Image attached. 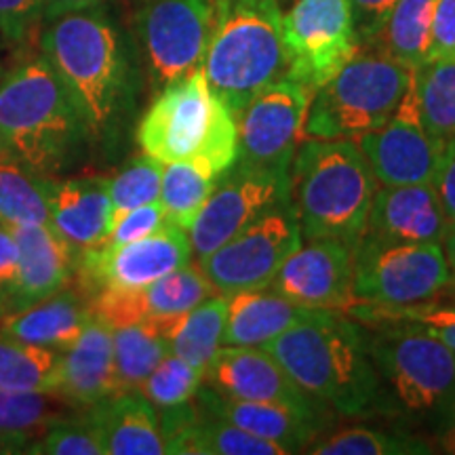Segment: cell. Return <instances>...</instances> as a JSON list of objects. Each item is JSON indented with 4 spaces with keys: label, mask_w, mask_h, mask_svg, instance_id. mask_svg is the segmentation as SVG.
I'll use <instances>...</instances> for the list:
<instances>
[{
    "label": "cell",
    "mask_w": 455,
    "mask_h": 455,
    "mask_svg": "<svg viewBox=\"0 0 455 455\" xmlns=\"http://www.w3.org/2000/svg\"><path fill=\"white\" fill-rule=\"evenodd\" d=\"M215 289L198 264H188L169 272L158 281L138 289L141 315L146 318H173L186 315L204 299L213 298Z\"/></svg>",
    "instance_id": "cell-33"
},
{
    "label": "cell",
    "mask_w": 455,
    "mask_h": 455,
    "mask_svg": "<svg viewBox=\"0 0 455 455\" xmlns=\"http://www.w3.org/2000/svg\"><path fill=\"white\" fill-rule=\"evenodd\" d=\"M4 315V308H3V304H0V316H3Z\"/></svg>",
    "instance_id": "cell-51"
},
{
    "label": "cell",
    "mask_w": 455,
    "mask_h": 455,
    "mask_svg": "<svg viewBox=\"0 0 455 455\" xmlns=\"http://www.w3.org/2000/svg\"><path fill=\"white\" fill-rule=\"evenodd\" d=\"M100 432L104 455H163L164 447L156 409L135 390H123L89 407Z\"/></svg>",
    "instance_id": "cell-25"
},
{
    "label": "cell",
    "mask_w": 455,
    "mask_h": 455,
    "mask_svg": "<svg viewBox=\"0 0 455 455\" xmlns=\"http://www.w3.org/2000/svg\"><path fill=\"white\" fill-rule=\"evenodd\" d=\"M270 287L301 308L346 312L356 301L352 291V247L333 238L299 244Z\"/></svg>",
    "instance_id": "cell-17"
},
{
    "label": "cell",
    "mask_w": 455,
    "mask_h": 455,
    "mask_svg": "<svg viewBox=\"0 0 455 455\" xmlns=\"http://www.w3.org/2000/svg\"><path fill=\"white\" fill-rule=\"evenodd\" d=\"M204 379L209 388L221 396L321 413V403L306 395L281 363L264 348L221 346L204 371Z\"/></svg>",
    "instance_id": "cell-18"
},
{
    "label": "cell",
    "mask_w": 455,
    "mask_h": 455,
    "mask_svg": "<svg viewBox=\"0 0 455 455\" xmlns=\"http://www.w3.org/2000/svg\"><path fill=\"white\" fill-rule=\"evenodd\" d=\"M140 3H141V0H140Z\"/></svg>",
    "instance_id": "cell-53"
},
{
    "label": "cell",
    "mask_w": 455,
    "mask_h": 455,
    "mask_svg": "<svg viewBox=\"0 0 455 455\" xmlns=\"http://www.w3.org/2000/svg\"><path fill=\"white\" fill-rule=\"evenodd\" d=\"M396 3L398 0H350L352 24H355L358 47H365L379 32Z\"/></svg>",
    "instance_id": "cell-44"
},
{
    "label": "cell",
    "mask_w": 455,
    "mask_h": 455,
    "mask_svg": "<svg viewBox=\"0 0 455 455\" xmlns=\"http://www.w3.org/2000/svg\"><path fill=\"white\" fill-rule=\"evenodd\" d=\"M188 232L167 224L155 235L127 244H101L98 249L78 253V276L83 293L100 289H141L169 272L181 268L192 259Z\"/></svg>",
    "instance_id": "cell-15"
},
{
    "label": "cell",
    "mask_w": 455,
    "mask_h": 455,
    "mask_svg": "<svg viewBox=\"0 0 455 455\" xmlns=\"http://www.w3.org/2000/svg\"><path fill=\"white\" fill-rule=\"evenodd\" d=\"M89 138L81 114L43 55L0 78V158L47 175Z\"/></svg>",
    "instance_id": "cell-3"
},
{
    "label": "cell",
    "mask_w": 455,
    "mask_h": 455,
    "mask_svg": "<svg viewBox=\"0 0 455 455\" xmlns=\"http://www.w3.org/2000/svg\"><path fill=\"white\" fill-rule=\"evenodd\" d=\"M287 78L315 91L358 51L350 0H295L283 13Z\"/></svg>",
    "instance_id": "cell-11"
},
{
    "label": "cell",
    "mask_w": 455,
    "mask_h": 455,
    "mask_svg": "<svg viewBox=\"0 0 455 455\" xmlns=\"http://www.w3.org/2000/svg\"><path fill=\"white\" fill-rule=\"evenodd\" d=\"M315 455H418L430 453L424 441L373 428H350L306 447Z\"/></svg>",
    "instance_id": "cell-37"
},
{
    "label": "cell",
    "mask_w": 455,
    "mask_h": 455,
    "mask_svg": "<svg viewBox=\"0 0 455 455\" xmlns=\"http://www.w3.org/2000/svg\"><path fill=\"white\" fill-rule=\"evenodd\" d=\"M413 76V68L382 51L358 47L348 64L312 93L301 140L356 138L382 127L401 104Z\"/></svg>",
    "instance_id": "cell-7"
},
{
    "label": "cell",
    "mask_w": 455,
    "mask_h": 455,
    "mask_svg": "<svg viewBox=\"0 0 455 455\" xmlns=\"http://www.w3.org/2000/svg\"><path fill=\"white\" fill-rule=\"evenodd\" d=\"M51 228L76 253L101 247L114 228L106 180L53 181Z\"/></svg>",
    "instance_id": "cell-22"
},
{
    "label": "cell",
    "mask_w": 455,
    "mask_h": 455,
    "mask_svg": "<svg viewBox=\"0 0 455 455\" xmlns=\"http://www.w3.org/2000/svg\"><path fill=\"white\" fill-rule=\"evenodd\" d=\"M367 350L379 379L407 411L451 419L455 413V352L411 323L371 325Z\"/></svg>",
    "instance_id": "cell-8"
},
{
    "label": "cell",
    "mask_w": 455,
    "mask_h": 455,
    "mask_svg": "<svg viewBox=\"0 0 455 455\" xmlns=\"http://www.w3.org/2000/svg\"><path fill=\"white\" fill-rule=\"evenodd\" d=\"M17 244V278L4 315L36 304L68 287L76 268V251L51 226L11 228Z\"/></svg>",
    "instance_id": "cell-19"
},
{
    "label": "cell",
    "mask_w": 455,
    "mask_h": 455,
    "mask_svg": "<svg viewBox=\"0 0 455 455\" xmlns=\"http://www.w3.org/2000/svg\"><path fill=\"white\" fill-rule=\"evenodd\" d=\"M455 60V0H435L428 61Z\"/></svg>",
    "instance_id": "cell-43"
},
{
    "label": "cell",
    "mask_w": 455,
    "mask_h": 455,
    "mask_svg": "<svg viewBox=\"0 0 455 455\" xmlns=\"http://www.w3.org/2000/svg\"><path fill=\"white\" fill-rule=\"evenodd\" d=\"M299 244V220L289 198L261 213L215 251L198 258V266L218 295L270 287Z\"/></svg>",
    "instance_id": "cell-10"
},
{
    "label": "cell",
    "mask_w": 455,
    "mask_h": 455,
    "mask_svg": "<svg viewBox=\"0 0 455 455\" xmlns=\"http://www.w3.org/2000/svg\"><path fill=\"white\" fill-rule=\"evenodd\" d=\"M195 401L201 415L235 424L259 439L283 447L287 453H298L312 445L323 428L321 413L298 411L275 403L238 401L218 395L209 386L203 390L198 388Z\"/></svg>",
    "instance_id": "cell-20"
},
{
    "label": "cell",
    "mask_w": 455,
    "mask_h": 455,
    "mask_svg": "<svg viewBox=\"0 0 455 455\" xmlns=\"http://www.w3.org/2000/svg\"><path fill=\"white\" fill-rule=\"evenodd\" d=\"M3 43H4V41H3V36H0V44H3ZM0 66H3V64H0Z\"/></svg>",
    "instance_id": "cell-52"
},
{
    "label": "cell",
    "mask_w": 455,
    "mask_h": 455,
    "mask_svg": "<svg viewBox=\"0 0 455 455\" xmlns=\"http://www.w3.org/2000/svg\"><path fill=\"white\" fill-rule=\"evenodd\" d=\"M226 304L228 312L221 346L261 348L310 312V308H301L291 299L283 298L272 287L226 295Z\"/></svg>",
    "instance_id": "cell-26"
},
{
    "label": "cell",
    "mask_w": 455,
    "mask_h": 455,
    "mask_svg": "<svg viewBox=\"0 0 455 455\" xmlns=\"http://www.w3.org/2000/svg\"><path fill=\"white\" fill-rule=\"evenodd\" d=\"M378 180L352 138L301 140L291 163V201L301 238L355 244L365 236Z\"/></svg>",
    "instance_id": "cell-4"
},
{
    "label": "cell",
    "mask_w": 455,
    "mask_h": 455,
    "mask_svg": "<svg viewBox=\"0 0 455 455\" xmlns=\"http://www.w3.org/2000/svg\"><path fill=\"white\" fill-rule=\"evenodd\" d=\"M167 215H164V209L161 203H150L144 204V207L133 209V212L124 213L121 220H116L114 224L110 236L104 244H127L133 241H140V238L155 235V232L161 230V228L167 226Z\"/></svg>",
    "instance_id": "cell-42"
},
{
    "label": "cell",
    "mask_w": 455,
    "mask_h": 455,
    "mask_svg": "<svg viewBox=\"0 0 455 455\" xmlns=\"http://www.w3.org/2000/svg\"><path fill=\"white\" fill-rule=\"evenodd\" d=\"M38 43L87 133H110L127 106L131 83L127 47L112 17L100 4L68 11L44 21Z\"/></svg>",
    "instance_id": "cell-1"
},
{
    "label": "cell",
    "mask_w": 455,
    "mask_h": 455,
    "mask_svg": "<svg viewBox=\"0 0 455 455\" xmlns=\"http://www.w3.org/2000/svg\"><path fill=\"white\" fill-rule=\"evenodd\" d=\"M204 379L201 369L169 352L140 386L138 392L158 409H169L190 403Z\"/></svg>",
    "instance_id": "cell-39"
},
{
    "label": "cell",
    "mask_w": 455,
    "mask_h": 455,
    "mask_svg": "<svg viewBox=\"0 0 455 455\" xmlns=\"http://www.w3.org/2000/svg\"><path fill=\"white\" fill-rule=\"evenodd\" d=\"M163 169L164 163L144 155L133 158L112 180H106L108 195H110L112 201L114 224L124 213L158 201L163 184Z\"/></svg>",
    "instance_id": "cell-38"
},
{
    "label": "cell",
    "mask_w": 455,
    "mask_h": 455,
    "mask_svg": "<svg viewBox=\"0 0 455 455\" xmlns=\"http://www.w3.org/2000/svg\"><path fill=\"white\" fill-rule=\"evenodd\" d=\"M95 4H101V0H44V21L53 20V17L61 13H68V11L95 7Z\"/></svg>",
    "instance_id": "cell-47"
},
{
    "label": "cell",
    "mask_w": 455,
    "mask_h": 455,
    "mask_svg": "<svg viewBox=\"0 0 455 455\" xmlns=\"http://www.w3.org/2000/svg\"><path fill=\"white\" fill-rule=\"evenodd\" d=\"M443 447H445V451L455 453V413L451 415V419H449L445 439H443Z\"/></svg>",
    "instance_id": "cell-50"
},
{
    "label": "cell",
    "mask_w": 455,
    "mask_h": 455,
    "mask_svg": "<svg viewBox=\"0 0 455 455\" xmlns=\"http://www.w3.org/2000/svg\"><path fill=\"white\" fill-rule=\"evenodd\" d=\"M291 198V173L235 163L215 186L188 230L196 258L215 251L275 204Z\"/></svg>",
    "instance_id": "cell-13"
},
{
    "label": "cell",
    "mask_w": 455,
    "mask_h": 455,
    "mask_svg": "<svg viewBox=\"0 0 455 455\" xmlns=\"http://www.w3.org/2000/svg\"><path fill=\"white\" fill-rule=\"evenodd\" d=\"M51 188L47 175L0 158V224L51 226Z\"/></svg>",
    "instance_id": "cell-31"
},
{
    "label": "cell",
    "mask_w": 455,
    "mask_h": 455,
    "mask_svg": "<svg viewBox=\"0 0 455 455\" xmlns=\"http://www.w3.org/2000/svg\"><path fill=\"white\" fill-rule=\"evenodd\" d=\"M89 295L61 289L36 304L0 316V333L30 346L64 352L91 321Z\"/></svg>",
    "instance_id": "cell-24"
},
{
    "label": "cell",
    "mask_w": 455,
    "mask_h": 455,
    "mask_svg": "<svg viewBox=\"0 0 455 455\" xmlns=\"http://www.w3.org/2000/svg\"><path fill=\"white\" fill-rule=\"evenodd\" d=\"M447 218L432 184L382 186L373 196L367 232L407 243H441Z\"/></svg>",
    "instance_id": "cell-21"
},
{
    "label": "cell",
    "mask_w": 455,
    "mask_h": 455,
    "mask_svg": "<svg viewBox=\"0 0 455 455\" xmlns=\"http://www.w3.org/2000/svg\"><path fill=\"white\" fill-rule=\"evenodd\" d=\"M17 244L9 226L0 224V304L4 308V299L13 289L17 278Z\"/></svg>",
    "instance_id": "cell-46"
},
{
    "label": "cell",
    "mask_w": 455,
    "mask_h": 455,
    "mask_svg": "<svg viewBox=\"0 0 455 455\" xmlns=\"http://www.w3.org/2000/svg\"><path fill=\"white\" fill-rule=\"evenodd\" d=\"M226 295L209 298L186 315L173 318H152L167 335L171 352L204 373L221 348L226 327Z\"/></svg>",
    "instance_id": "cell-27"
},
{
    "label": "cell",
    "mask_w": 455,
    "mask_h": 455,
    "mask_svg": "<svg viewBox=\"0 0 455 455\" xmlns=\"http://www.w3.org/2000/svg\"><path fill=\"white\" fill-rule=\"evenodd\" d=\"M114 375L118 390H138L171 352L167 335L152 318L112 329Z\"/></svg>",
    "instance_id": "cell-30"
},
{
    "label": "cell",
    "mask_w": 455,
    "mask_h": 455,
    "mask_svg": "<svg viewBox=\"0 0 455 455\" xmlns=\"http://www.w3.org/2000/svg\"><path fill=\"white\" fill-rule=\"evenodd\" d=\"M144 155L161 163H188L218 180L236 163V121L213 89L203 66L167 84L138 129Z\"/></svg>",
    "instance_id": "cell-6"
},
{
    "label": "cell",
    "mask_w": 455,
    "mask_h": 455,
    "mask_svg": "<svg viewBox=\"0 0 455 455\" xmlns=\"http://www.w3.org/2000/svg\"><path fill=\"white\" fill-rule=\"evenodd\" d=\"M261 348L306 395L344 415L367 411L379 395L365 333L335 310H310Z\"/></svg>",
    "instance_id": "cell-2"
},
{
    "label": "cell",
    "mask_w": 455,
    "mask_h": 455,
    "mask_svg": "<svg viewBox=\"0 0 455 455\" xmlns=\"http://www.w3.org/2000/svg\"><path fill=\"white\" fill-rule=\"evenodd\" d=\"M167 453L178 455H287L283 447L218 418H201L164 436Z\"/></svg>",
    "instance_id": "cell-28"
},
{
    "label": "cell",
    "mask_w": 455,
    "mask_h": 455,
    "mask_svg": "<svg viewBox=\"0 0 455 455\" xmlns=\"http://www.w3.org/2000/svg\"><path fill=\"white\" fill-rule=\"evenodd\" d=\"M312 91L281 78L251 100L236 118V161L249 167L291 173Z\"/></svg>",
    "instance_id": "cell-14"
},
{
    "label": "cell",
    "mask_w": 455,
    "mask_h": 455,
    "mask_svg": "<svg viewBox=\"0 0 455 455\" xmlns=\"http://www.w3.org/2000/svg\"><path fill=\"white\" fill-rule=\"evenodd\" d=\"M32 439L26 435L0 430V453H24V449Z\"/></svg>",
    "instance_id": "cell-48"
},
{
    "label": "cell",
    "mask_w": 455,
    "mask_h": 455,
    "mask_svg": "<svg viewBox=\"0 0 455 455\" xmlns=\"http://www.w3.org/2000/svg\"><path fill=\"white\" fill-rule=\"evenodd\" d=\"M60 392L83 409L121 392L114 375L112 327L100 318L91 316L78 339L61 352Z\"/></svg>",
    "instance_id": "cell-23"
},
{
    "label": "cell",
    "mask_w": 455,
    "mask_h": 455,
    "mask_svg": "<svg viewBox=\"0 0 455 455\" xmlns=\"http://www.w3.org/2000/svg\"><path fill=\"white\" fill-rule=\"evenodd\" d=\"M432 15L435 0H398L365 47L382 51L403 66L418 70L428 61Z\"/></svg>",
    "instance_id": "cell-29"
},
{
    "label": "cell",
    "mask_w": 455,
    "mask_h": 455,
    "mask_svg": "<svg viewBox=\"0 0 455 455\" xmlns=\"http://www.w3.org/2000/svg\"><path fill=\"white\" fill-rule=\"evenodd\" d=\"M451 283L441 243H407L365 232L352 249V291L358 301L409 306L436 298Z\"/></svg>",
    "instance_id": "cell-9"
},
{
    "label": "cell",
    "mask_w": 455,
    "mask_h": 455,
    "mask_svg": "<svg viewBox=\"0 0 455 455\" xmlns=\"http://www.w3.org/2000/svg\"><path fill=\"white\" fill-rule=\"evenodd\" d=\"M443 251H445V259L449 266V272H451V283H455V221H449L445 228V235H443L441 241Z\"/></svg>",
    "instance_id": "cell-49"
},
{
    "label": "cell",
    "mask_w": 455,
    "mask_h": 455,
    "mask_svg": "<svg viewBox=\"0 0 455 455\" xmlns=\"http://www.w3.org/2000/svg\"><path fill=\"white\" fill-rule=\"evenodd\" d=\"M432 186H435L443 212H445L447 224L455 221V138L447 140L441 148Z\"/></svg>",
    "instance_id": "cell-45"
},
{
    "label": "cell",
    "mask_w": 455,
    "mask_h": 455,
    "mask_svg": "<svg viewBox=\"0 0 455 455\" xmlns=\"http://www.w3.org/2000/svg\"><path fill=\"white\" fill-rule=\"evenodd\" d=\"M61 352L0 333V388L60 392Z\"/></svg>",
    "instance_id": "cell-34"
},
{
    "label": "cell",
    "mask_w": 455,
    "mask_h": 455,
    "mask_svg": "<svg viewBox=\"0 0 455 455\" xmlns=\"http://www.w3.org/2000/svg\"><path fill=\"white\" fill-rule=\"evenodd\" d=\"M78 409L61 392L0 388V430L36 439L61 419L76 418Z\"/></svg>",
    "instance_id": "cell-32"
},
{
    "label": "cell",
    "mask_w": 455,
    "mask_h": 455,
    "mask_svg": "<svg viewBox=\"0 0 455 455\" xmlns=\"http://www.w3.org/2000/svg\"><path fill=\"white\" fill-rule=\"evenodd\" d=\"M358 148L379 186L432 184L441 148L419 116L415 76L382 127L358 135Z\"/></svg>",
    "instance_id": "cell-16"
},
{
    "label": "cell",
    "mask_w": 455,
    "mask_h": 455,
    "mask_svg": "<svg viewBox=\"0 0 455 455\" xmlns=\"http://www.w3.org/2000/svg\"><path fill=\"white\" fill-rule=\"evenodd\" d=\"M24 453L34 455H104L100 432L91 422L89 413L84 418L61 419L43 432L41 436L28 443Z\"/></svg>",
    "instance_id": "cell-40"
},
{
    "label": "cell",
    "mask_w": 455,
    "mask_h": 455,
    "mask_svg": "<svg viewBox=\"0 0 455 455\" xmlns=\"http://www.w3.org/2000/svg\"><path fill=\"white\" fill-rule=\"evenodd\" d=\"M215 180L188 163H167L163 169V184L158 203L171 226L190 230L204 201L212 195Z\"/></svg>",
    "instance_id": "cell-36"
},
{
    "label": "cell",
    "mask_w": 455,
    "mask_h": 455,
    "mask_svg": "<svg viewBox=\"0 0 455 455\" xmlns=\"http://www.w3.org/2000/svg\"><path fill=\"white\" fill-rule=\"evenodd\" d=\"M419 116L439 144L455 138V60L426 61L415 70Z\"/></svg>",
    "instance_id": "cell-35"
},
{
    "label": "cell",
    "mask_w": 455,
    "mask_h": 455,
    "mask_svg": "<svg viewBox=\"0 0 455 455\" xmlns=\"http://www.w3.org/2000/svg\"><path fill=\"white\" fill-rule=\"evenodd\" d=\"M215 0H141L135 30L156 89L203 66Z\"/></svg>",
    "instance_id": "cell-12"
},
{
    "label": "cell",
    "mask_w": 455,
    "mask_h": 455,
    "mask_svg": "<svg viewBox=\"0 0 455 455\" xmlns=\"http://www.w3.org/2000/svg\"><path fill=\"white\" fill-rule=\"evenodd\" d=\"M203 72L235 121L261 91L287 78L278 0H215Z\"/></svg>",
    "instance_id": "cell-5"
},
{
    "label": "cell",
    "mask_w": 455,
    "mask_h": 455,
    "mask_svg": "<svg viewBox=\"0 0 455 455\" xmlns=\"http://www.w3.org/2000/svg\"><path fill=\"white\" fill-rule=\"evenodd\" d=\"M44 0H0V36L9 44H24L41 30Z\"/></svg>",
    "instance_id": "cell-41"
}]
</instances>
